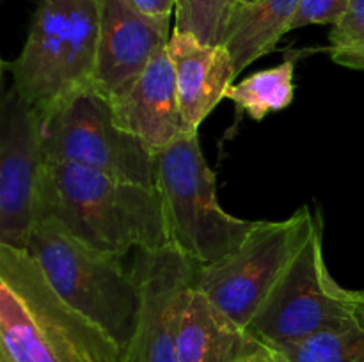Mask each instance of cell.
<instances>
[{
    "label": "cell",
    "instance_id": "9c48e42d",
    "mask_svg": "<svg viewBox=\"0 0 364 362\" xmlns=\"http://www.w3.org/2000/svg\"><path fill=\"white\" fill-rule=\"evenodd\" d=\"M45 165L41 114L11 85L0 105V245L27 251Z\"/></svg>",
    "mask_w": 364,
    "mask_h": 362
},
{
    "label": "cell",
    "instance_id": "277c9868",
    "mask_svg": "<svg viewBox=\"0 0 364 362\" xmlns=\"http://www.w3.org/2000/svg\"><path fill=\"white\" fill-rule=\"evenodd\" d=\"M100 34V0H41L20 55L4 70L13 87L45 116L92 84Z\"/></svg>",
    "mask_w": 364,
    "mask_h": 362
},
{
    "label": "cell",
    "instance_id": "3957f363",
    "mask_svg": "<svg viewBox=\"0 0 364 362\" xmlns=\"http://www.w3.org/2000/svg\"><path fill=\"white\" fill-rule=\"evenodd\" d=\"M27 252L68 305L127 350L139 311L137 280L127 256L98 251L48 219L36 222Z\"/></svg>",
    "mask_w": 364,
    "mask_h": 362
},
{
    "label": "cell",
    "instance_id": "9a60e30c",
    "mask_svg": "<svg viewBox=\"0 0 364 362\" xmlns=\"http://www.w3.org/2000/svg\"><path fill=\"white\" fill-rule=\"evenodd\" d=\"M302 0H256L237 7L223 45L230 50L240 75L255 60L272 52L290 25Z\"/></svg>",
    "mask_w": 364,
    "mask_h": 362
},
{
    "label": "cell",
    "instance_id": "cb8c5ba5",
    "mask_svg": "<svg viewBox=\"0 0 364 362\" xmlns=\"http://www.w3.org/2000/svg\"><path fill=\"white\" fill-rule=\"evenodd\" d=\"M0 362H11V361H9V358L6 357V355H2V353H0Z\"/></svg>",
    "mask_w": 364,
    "mask_h": 362
},
{
    "label": "cell",
    "instance_id": "ac0fdd59",
    "mask_svg": "<svg viewBox=\"0 0 364 362\" xmlns=\"http://www.w3.org/2000/svg\"><path fill=\"white\" fill-rule=\"evenodd\" d=\"M238 6L240 0H176L173 28L208 45H223Z\"/></svg>",
    "mask_w": 364,
    "mask_h": 362
},
{
    "label": "cell",
    "instance_id": "8fae6325",
    "mask_svg": "<svg viewBox=\"0 0 364 362\" xmlns=\"http://www.w3.org/2000/svg\"><path fill=\"white\" fill-rule=\"evenodd\" d=\"M171 18L142 13L132 0H100V34L92 87L107 98L127 91L167 48Z\"/></svg>",
    "mask_w": 364,
    "mask_h": 362
},
{
    "label": "cell",
    "instance_id": "4fadbf2b",
    "mask_svg": "<svg viewBox=\"0 0 364 362\" xmlns=\"http://www.w3.org/2000/svg\"><path fill=\"white\" fill-rule=\"evenodd\" d=\"M167 53L174 67L185 126L188 131H199L203 121L226 98L228 89L237 80L233 57L224 45H208L174 28Z\"/></svg>",
    "mask_w": 364,
    "mask_h": 362
},
{
    "label": "cell",
    "instance_id": "8992f818",
    "mask_svg": "<svg viewBox=\"0 0 364 362\" xmlns=\"http://www.w3.org/2000/svg\"><path fill=\"white\" fill-rule=\"evenodd\" d=\"M48 162H70L119 180L155 187L156 151L114 119L110 99L82 87L41 116Z\"/></svg>",
    "mask_w": 364,
    "mask_h": 362
},
{
    "label": "cell",
    "instance_id": "e0dca14e",
    "mask_svg": "<svg viewBox=\"0 0 364 362\" xmlns=\"http://www.w3.org/2000/svg\"><path fill=\"white\" fill-rule=\"evenodd\" d=\"M269 348L277 362H364V329L354 318L304 339Z\"/></svg>",
    "mask_w": 364,
    "mask_h": 362
},
{
    "label": "cell",
    "instance_id": "2e32d148",
    "mask_svg": "<svg viewBox=\"0 0 364 362\" xmlns=\"http://www.w3.org/2000/svg\"><path fill=\"white\" fill-rule=\"evenodd\" d=\"M295 60L287 59L269 70L256 71L242 82H235L226 98L237 105L240 112L249 114L255 121L272 112L287 109L295 94Z\"/></svg>",
    "mask_w": 364,
    "mask_h": 362
},
{
    "label": "cell",
    "instance_id": "6da1fadb",
    "mask_svg": "<svg viewBox=\"0 0 364 362\" xmlns=\"http://www.w3.org/2000/svg\"><path fill=\"white\" fill-rule=\"evenodd\" d=\"M43 219L98 251L119 256L169 243L155 187L70 162L46 160L38 206V220Z\"/></svg>",
    "mask_w": 364,
    "mask_h": 362
},
{
    "label": "cell",
    "instance_id": "ffe728a7",
    "mask_svg": "<svg viewBox=\"0 0 364 362\" xmlns=\"http://www.w3.org/2000/svg\"><path fill=\"white\" fill-rule=\"evenodd\" d=\"M350 0H302L290 31L306 25H336L347 13Z\"/></svg>",
    "mask_w": 364,
    "mask_h": 362
},
{
    "label": "cell",
    "instance_id": "7402d4cb",
    "mask_svg": "<svg viewBox=\"0 0 364 362\" xmlns=\"http://www.w3.org/2000/svg\"><path fill=\"white\" fill-rule=\"evenodd\" d=\"M350 300H352V307H354V312H355V318L359 319V323H361L364 329V291L350 290Z\"/></svg>",
    "mask_w": 364,
    "mask_h": 362
},
{
    "label": "cell",
    "instance_id": "7c38bea8",
    "mask_svg": "<svg viewBox=\"0 0 364 362\" xmlns=\"http://www.w3.org/2000/svg\"><path fill=\"white\" fill-rule=\"evenodd\" d=\"M116 123L148 142L155 151L187 133L178 102L174 67L167 48L156 53L144 73L124 92L110 98Z\"/></svg>",
    "mask_w": 364,
    "mask_h": 362
},
{
    "label": "cell",
    "instance_id": "30bf717a",
    "mask_svg": "<svg viewBox=\"0 0 364 362\" xmlns=\"http://www.w3.org/2000/svg\"><path fill=\"white\" fill-rule=\"evenodd\" d=\"M130 266L139 287V311L123 362H178V327L199 263L166 243L134 252Z\"/></svg>",
    "mask_w": 364,
    "mask_h": 362
},
{
    "label": "cell",
    "instance_id": "5bb4252c",
    "mask_svg": "<svg viewBox=\"0 0 364 362\" xmlns=\"http://www.w3.org/2000/svg\"><path fill=\"white\" fill-rule=\"evenodd\" d=\"M267 350L251 330L192 286L178 327V362H249Z\"/></svg>",
    "mask_w": 364,
    "mask_h": 362
},
{
    "label": "cell",
    "instance_id": "52a82bcc",
    "mask_svg": "<svg viewBox=\"0 0 364 362\" xmlns=\"http://www.w3.org/2000/svg\"><path fill=\"white\" fill-rule=\"evenodd\" d=\"M318 215L302 206L284 220L256 222L235 251L198 266L194 287L247 329L291 259L304 247Z\"/></svg>",
    "mask_w": 364,
    "mask_h": 362
},
{
    "label": "cell",
    "instance_id": "7a4b0ae2",
    "mask_svg": "<svg viewBox=\"0 0 364 362\" xmlns=\"http://www.w3.org/2000/svg\"><path fill=\"white\" fill-rule=\"evenodd\" d=\"M0 353L11 362H123L116 341L68 305L36 259L0 245Z\"/></svg>",
    "mask_w": 364,
    "mask_h": 362
},
{
    "label": "cell",
    "instance_id": "d6986e66",
    "mask_svg": "<svg viewBox=\"0 0 364 362\" xmlns=\"http://www.w3.org/2000/svg\"><path fill=\"white\" fill-rule=\"evenodd\" d=\"M329 55L340 66L364 71V0H350L343 18L333 25Z\"/></svg>",
    "mask_w": 364,
    "mask_h": 362
},
{
    "label": "cell",
    "instance_id": "d4e9b609",
    "mask_svg": "<svg viewBox=\"0 0 364 362\" xmlns=\"http://www.w3.org/2000/svg\"><path fill=\"white\" fill-rule=\"evenodd\" d=\"M252 2H256V0H240V6L242 4H252Z\"/></svg>",
    "mask_w": 364,
    "mask_h": 362
},
{
    "label": "cell",
    "instance_id": "5b68a950",
    "mask_svg": "<svg viewBox=\"0 0 364 362\" xmlns=\"http://www.w3.org/2000/svg\"><path fill=\"white\" fill-rule=\"evenodd\" d=\"M155 188L162 202L167 241L199 265L230 254L255 229L252 220L230 215L217 201L199 131H187L156 151Z\"/></svg>",
    "mask_w": 364,
    "mask_h": 362
},
{
    "label": "cell",
    "instance_id": "ba28073f",
    "mask_svg": "<svg viewBox=\"0 0 364 362\" xmlns=\"http://www.w3.org/2000/svg\"><path fill=\"white\" fill-rule=\"evenodd\" d=\"M355 318L350 290L334 280L323 258L322 219L265 298L247 329L267 346L294 343Z\"/></svg>",
    "mask_w": 364,
    "mask_h": 362
},
{
    "label": "cell",
    "instance_id": "44dd1931",
    "mask_svg": "<svg viewBox=\"0 0 364 362\" xmlns=\"http://www.w3.org/2000/svg\"><path fill=\"white\" fill-rule=\"evenodd\" d=\"M132 4L142 13L159 18H171L176 9V0H132Z\"/></svg>",
    "mask_w": 364,
    "mask_h": 362
},
{
    "label": "cell",
    "instance_id": "603a6c76",
    "mask_svg": "<svg viewBox=\"0 0 364 362\" xmlns=\"http://www.w3.org/2000/svg\"><path fill=\"white\" fill-rule=\"evenodd\" d=\"M249 362H277V358L274 357V353H272V351H270V348H269V350H267L265 353L258 355V357H255V358H252V361H249Z\"/></svg>",
    "mask_w": 364,
    "mask_h": 362
}]
</instances>
